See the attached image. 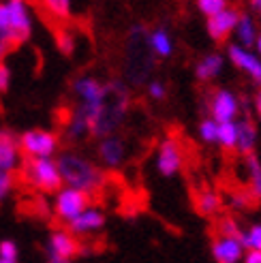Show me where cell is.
Returning a JSON list of instances; mask_svg holds the SVG:
<instances>
[{
    "label": "cell",
    "mask_w": 261,
    "mask_h": 263,
    "mask_svg": "<svg viewBox=\"0 0 261 263\" xmlns=\"http://www.w3.org/2000/svg\"><path fill=\"white\" fill-rule=\"evenodd\" d=\"M58 172L62 178V186H69L75 191H82L86 195L97 193L103 184H105V174L103 169L90 161L88 156L80 152H62L56 159Z\"/></svg>",
    "instance_id": "6da1fadb"
},
{
    "label": "cell",
    "mask_w": 261,
    "mask_h": 263,
    "mask_svg": "<svg viewBox=\"0 0 261 263\" xmlns=\"http://www.w3.org/2000/svg\"><path fill=\"white\" fill-rule=\"evenodd\" d=\"M22 176L32 189L41 193H58L62 189L56 159H26L22 165Z\"/></svg>",
    "instance_id": "7a4b0ae2"
},
{
    "label": "cell",
    "mask_w": 261,
    "mask_h": 263,
    "mask_svg": "<svg viewBox=\"0 0 261 263\" xmlns=\"http://www.w3.org/2000/svg\"><path fill=\"white\" fill-rule=\"evenodd\" d=\"M20 152L26 159H54L60 148V137L54 130L30 128L17 137Z\"/></svg>",
    "instance_id": "3957f363"
},
{
    "label": "cell",
    "mask_w": 261,
    "mask_h": 263,
    "mask_svg": "<svg viewBox=\"0 0 261 263\" xmlns=\"http://www.w3.org/2000/svg\"><path fill=\"white\" fill-rule=\"evenodd\" d=\"M90 205V195L75 191L69 186H62L58 193H54V205H51V212L60 222H69L75 220L84 210Z\"/></svg>",
    "instance_id": "277c9868"
},
{
    "label": "cell",
    "mask_w": 261,
    "mask_h": 263,
    "mask_svg": "<svg viewBox=\"0 0 261 263\" xmlns=\"http://www.w3.org/2000/svg\"><path fill=\"white\" fill-rule=\"evenodd\" d=\"M242 111V99L229 88H218L210 97V118L216 124L238 122Z\"/></svg>",
    "instance_id": "5b68a950"
},
{
    "label": "cell",
    "mask_w": 261,
    "mask_h": 263,
    "mask_svg": "<svg viewBox=\"0 0 261 263\" xmlns=\"http://www.w3.org/2000/svg\"><path fill=\"white\" fill-rule=\"evenodd\" d=\"M154 167L163 178H174L182 172V167H184V150H182V146L176 139L167 137L159 143L154 156Z\"/></svg>",
    "instance_id": "8992f818"
},
{
    "label": "cell",
    "mask_w": 261,
    "mask_h": 263,
    "mask_svg": "<svg viewBox=\"0 0 261 263\" xmlns=\"http://www.w3.org/2000/svg\"><path fill=\"white\" fill-rule=\"evenodd\" d=\"M5 5L9 11V28H11L13 43L20 45L24 41H28L32 34V15L28 5L24 0H9Z\"/></svg>",
    "instance_id": "52a82bcc"
},
{
    "label": "cell",
    "mask_w": 261,
    "mask_h": 263,
    "mask_svg": "<svg viewBox=\"0 0 261 263\" xmlns=\"http://www.w3.org/2000/svg\"><path fill=\"white\" fill-rule=\"evenodd\" d=\"M97 159L101 167L107 169H118L126 163L128 159V146L120 135H107L99 139L97 143Z\"/></svg>",
    "instance_id": "ba28073f"
},
{
    "label": "cell",
    "mask_w": 261,
    "mask_h": 263,
    "mask_svg": "<svg viewBox=\"0 0 261 263\" xmlns=\"http://www.w3.org/2000/svg\"><path fill=\"white\" fill-rule=\"evenodd\" d=\"M240 9L238 7H225L220 13H216V15L208 17L206 20V32L208 36L212 39L214 43H223L227 41V39L233 34V30H236L238 26V20H240Z\"/></svg>",
    "instance_id": "9c48e42d"
},
{
    "label": "cell",
    "mask_w": 261,
    "mask_h": 263,
    "mask_svg": "<svg viewBox=\"0 0 261 263\" xmlns=\"http://www.w3.org/2000/svg\"><path fill=\"white\" fill-rule=\"evenodd\" d=\"M82 253L80 240L67 229H56L47 238V255L49 261H71Z\"/></svg>",
    "instance_id": "30bf717a"
},
{
    "label": "cell",
    "mask_w": 261,
    "mask_h": 263,
    "mask_svg": "<svg viewBox=\"0 0 261 263\" xmlns=\"http://www.w3.org/2000/svg\"><path fill=\"white\" fill-rule=\"evenodd\" d=\"M225 58H229V62L233 67L242 73H246L249 80L261 88V60L255 56L253 49H244L236 43H229L227 51H225Z\"/></svg>",
    "instance_id": "8fae6325"
},
{
    "label": "cell",
    "mask_w": 261,
    "mask_h": 263,
    "mask_svg": "<svg viewBox=\"0 0 261 263\" xmlns=\"http://www.w3.org/2000/svg\"><path fill=\"white\" fill-rule=\"evenodd\" d=\"M105 212H103L101 208L97 205H88L84 212L77 216L75 220L69 222V233H73L75 238H80V235H92V233H99L103 227H105Z\"/></svg>",
    "instance_id": "7c38bea8"
},
{
    "label": "cell",
    "mask_w": 261,
    "mask_h": 263,
    "mask_svg": "<svg viewBox=\"0 0 261 263\" xmlns=\"http://www.w3.org/2000/svg\"><path fill=\"white\" fill-rule=\"evenodd\" d=\"M246 248L240 238L233 235H216L212 240V257L216 263H242Z\"/></svg>",
    "instance_id": "4fadbf2b"
},
{
    "label": "cell",
    "mask_w": 261,
    "mask_h": 263,
    "mask_svg": "<svg viewBox=\"0 0 261 263\" xmlns=\"http://www.w3.org/2000/svg\"><path fill=\"white\" fill-rule=\"evenodd\" d=\"M17 167H22V152L17 137L9 128H0V172L13 174Z\"/></svg>",
    "instance_id": "5bb4252c"
},
{
    "label": "cell",
    "mask_w": 261,
    "mask_h": 263,
    "mask_svg": "<svg viewBox=\"0 0 261 263\" xmlns=\"http://www.w3.org/2000/svg\"><path fill=\"white\" fill-rule=\"evenodd\" d=\"M146 41H148V49L152 51L156 58H161V60L172 58L174 51H176L174 36H172V32L165 28V26H156L154 30H150L148 36H146Z\"/></svg>",
    "instance_id": "9a60e30c"
},
{
    "label": "cell",
    "mask_w": 261,
    "mask_h": 263,
    "mask_svg": "<svg viewBox=\"0 0 261 263\" xmlns=\"http://www.w3.org/2000/svg\"><path fill=\"white\" fill-rule=\"evenodd\" d=\"M231 36L236 39V41H233L236 45H240V47H244V49H253L257 36H259V24H257V20L253 17L251 11H242V13H240L238 26H236V30H233Z\"/></svg>",
    "instance_id": "2e32d148"
},
{
    "label": "cell",
    "mask_w": 261,
    "mask_h": 263,
    "mask_svg": "<svg viewBox=\"0 0 261 263\" xmlns=\"http://www.w3.org/2000/svg\"><path fill=\"white\" fill-rule=\"evenodd\" d=\"M225 54H220V51H210V54H206L197 64H195V77H197L199 82H214L216 77L225 71Z\"/></svg>",
    "instance_id": "e0dca14e"
},
{
    "label": "cell",
    "mask_w": 261,
    "mask_h": 263,
    "mask_svg": "<svg viewBox=\"0 0 261 263\" xmlns=\"http://www.w3.org/2000/svg\"><path fill=\"white\" fill-rule=\"evenodd\" d=\"M257 139H259V130L251 118L238 120V139H236V152L242 156H251L257 148Z\"/></svg>",
    "instance_id": "ac0fdd59"
},
{
    "label": "cell",
    "mask_w": 261,
    "mask_h": 263,
    "mask_svg": "<svg viewBox=\"0 0 261 263\" xmlns=\"http://www.w3.org/2000/svg\"><path fill=\"white\" fill-rule=\"evenodd\" d=\"M246 176H249V189L255 199H261V161L255 154L246 156Z\"/></svg>",
    "instance_id": "d6986e66"
},
{
    "label": "cell",
    "mask_w": 261,
    "mask_h": 263,
    "mask_svg": "<svg viewBox=\"0 0 261 263\" xmlns=\"http://www.w3.org/2000/svg\"><path fill=\"white\" fill-rule=\"evenodd\" d=\"M236 139H238V122H225L218 124L216 128V146L223 150H236Z\"/></svg>",
    "instance_id": "ffe728a7"
},
{
    "label": "cell",
    "mask_w": 261,
    "mask_h": 263,
    "mask_svg": "<svg viewBox=\"0 0 261 263\" xmlns=\"http://www.w3.org/2000/svg\"><path fill=\"white\" fill-rule=\"evenodd\" d=\"M197 210H199V214H203V216H214L220 210V195L210 191V189L201 191L197 195Z\"/></svg>",
    "instance_id": "44dd1931"
},
{
    "label": "cell",
    "mask_w": 261,
    "mask_h": 263,
    "mask_svg": "<svg viewBox=\"0 0 261 263\" xmlns=\"http://www.w3.org/2000/svg\"><path fill=\"white\" fill-rule=\"evenodd\" d=\"M240 240L246 251H261V222H253V225L242 229Z\"/></svg>",
    "instance_id": "7402d4cb"
},
{
    "label": "cell",
    "mask_w": 261,
    "mask_h": 263,
    "mask_svg": "<svg viewBox=\"0 0 261 263\" xmlns=\"http://www.w3.org/2000/svg\"><path fill=\"white\" fill-rule=\"evenodd\" d=\"M195 7H197V11L208 20V17L216 15V13H220L225 7H229V3H227V0H197Z\"/></svg>",
    "instance_id": "603a6c76"
},
{
    "label": "cell",
    "mask_w": 261,
    "mask_h": 263,
    "mask_svg": "<svg viewBox=\"0 0 261 263\" xmlns=\"http://www.w3.org/2000/svg\"><path fill=\"white\" fill-rule=\"evenodd\" d=\"M216 128H218V124L212 120L210 116H208V118H203V120L199 122L197 135H199V139H201L203 143H214V141H216Z\"/></svg>",
    "instance_id": "cb8c5ba5"
},
{
    "label": "cell",
    "mask_w": 261,
    "mask_h": 263,
    "mask_svg": "<svg viewBox=\"0 0 261 263\" xmlns=\"http://www.w3.org/2000/svg\"><path fill=\"white\" fill-rule=\"evenodd\" d=\"M45 11L51 13L54 17L67 20L71 15V3H69V0H47V3H45Z\"/></svg>",
    "instance_id": "d4e9b609"
},
{
    "label": "cell",
    "mask_w": 261,
    "mask_h": 263,
    "mask_svg": "<svg viewBox=\"0 0 261 263\" xmlns=\"http://www.w3.org/2000/svg\"><path fill=\"white\" fill-rule=\"evenodd\" d=\"M0 39L13 47L15 43H13V36H11V28H9V11H7V5L0 3Z\"/></svg>",
    "instance_id": "484cf974"
},
{
    "label": "cell",
    "mask_w": 261,
    "mask_h": 263,
    "mask_svg": "<svg viewBox=\"0 0 261 263\" xmlns=\"http://www.w3.org/2000/svg\"><path fill=\"white\" fill-rule=\"evenodd\" d=\"M20 257V246L13 240H3L0 242V259L9 261V263H17Z\"/></svg>",
    "instance_id": "4316f807"
},
{
    "label": "cell",
    "mask_w": 261,
    "mask_h": 263,
    "mask_svg": "<svg viewBox=\"0 0 261 263\" xmlns=\"http://www.w3.org/2000/svg\"><path fill=\"white\" fill-rule=\"evenodd\" d=\"M146 92H148V97H150L152 101H165V97H167V86H165V82H161V80H150Z\"/></svg>",
    "instance_id": "83f0119b"
},
{
    "label": "cell",
    "mask_w": 261,
    "mask_h": 263,
    "mask_svg": "<svg viewBox=\"0 0 261 263\" xmlns=\"http://www.w3.org/2000/svg\"><path fill=\"white\" fill-rule=\"evenodd\" d=\"M218 231H220V235H233V238H240L242 235V227L233 218H223L220 220Z\"/></svg>",
    "instance_id": "f1b7e54d"
},
{
    "label": "cell",
    "mask_w": 261,
    "mask_h": 263,
    "mask_svg": "<svg viewBox=\"0 0 261 263\" xmlns=\"http://www.w3.org/2000/svg\"><path fill=\"white\" fill-rule=\"evenodd\" d=\"M13 184H15V180H13V174H7V172H0V201H5L9 193L13 191Z\"/></svg>",
    "instance_id": "f546056e"
},
{
    "label": "cell",
    "mask_w": 261,
    "mask_h": 263,
    "mask_svg": "<svg viewBox=\"0 0 261 263\" xmlns=\"http://www.w3.org/2000/svg\"><path fill=\"white\" fill-rule=\"evenodd\" d=\"M9 88H11V69L5 62H0V95H5Z\"/></svg>",
    "instance_id": "4dcf8cb0"
},
{
    "label": "cell",
    "mask_w": 261,
    "mask_h": 263,
    "mask_svg": "<svg viewBox=\"0 0 261 263\" xmlns=\"http://www.w3.org/2000/svg\"><path fill=\"white\" fill-rule=\"evenodd\" d=\"M231 208L233 210H246V208H249V195H246V193L231 195Z\"/></svg>",
    "instance_id": "1f68e13d"
},
{
    "label": "cell",
    "mask_w": 261,
    "mask_h": 263,
    "mask_svg": "<svg viewBox=\"0 0 261 263\" xmlns=\"http://www.w3.org/2000/svg\"><path fill=\"white\" fill-rule=\"evenodd\" d=\"M58 47L64 51V54H73V49H75L73 36H71V34H60V39H58Z\"/></svg>",
    "instance_id": "d6a6232c"
},
{
    "label": "cell",
    "mask_w": 261,
    "mask_h": 263,
    "mask_svg": "<svg viewBox=\"0 0 261 263\" xmlns=\"http://www.w3.org/2000/svg\"><path fill=\"white\" fill-rule=\"evenodd\" d=\"M242 263H261V251H246Z\"/></svg>",
    "instance_id": "836d02e7"
},
{
    "label": "cell",
    "mask_w": 261,
    "mask_h": 263,
    "mask_svg": "<svg viewBox=\"0 0 261 263\" xmlns=\"http://www.w3.org/2000/svg\"><path fill=\"white\" fill-rule=\"evenodd\" d=\"M251 13H253V17L257 20L259 30H261V0H253L251 3Z\"/></svg>",
    "instance_id": "e575fe53"
},
{
    "label": "cell",
    "mask_w": 261,
    "mask_h": 263,
    "mask_svg": "<svg viewBox=\"0 0 261 263\" xmlns=\"http://www.w3.org/2000/svg\"><path fill=\"white\" fill-rule=\"evenodd\" d=\"M253 109H255V114L259 116V120H261V88L255 92V97H253Z\"/></svg>",
    "instance_id": "d590c367"
},
{
    "label": "cell",
    "mask_w": 261,
    "mask_h": 263,
    "mask_svg": "<svg viewBox=\"0 0 261 263\" xmlns=\"http://www.w3.org/2000/svg\"><path fill=\"white\" fill-rule=\"evenodd\" d=\"M253 51H255V56L261 60V30H259V36H257V41L253 45Z\"/></svg>",
    "instance_id": "8d00e7d4"
},
{
    "label": "cell",
    "mask_w": 261,
    "mask_h": 263,
    "mask_svg": "<svg viewBox=\"0 0 261 263\" xmlns=\"http://www.w3.org/2000/svg\"><path fill=\"white\" fill-rule=\"evenodd\" d=\"M9 49H11V47H9V45L3 41V39H0V62L5 60V56H7V51H9Z\"/></svg>",
    "instance_id": "74e56055"
},
{
    "label": "cell",
    "mask_w": 261,
    "mask_h": 263,
    "mask_svg": "<svg viewBox=\"0 0 261 263\" xmlns=\"http://www.w3.org/2000/svg\"><path fill=\"white\" fill-rule=\"evenodd\" d=\"M47 263H71V261H47Z\"/></svg>",
    "instance_id": "f35d334b"
},
{
    "label": "cell",
    "mask_w": 261,
    "mask_h": 263,
    "mask_svg": "<svg viewBox=\"0 0 261 263\" xmlns=\"http://www.w3.org/2000/svg\"><path fill=\"white\" fill-rule=\"evenodd\" d=\"M0 263H9V261H3V259H0Z\"/></svg>",
    "instance_id": "ab89813d"
}]
</instances>
